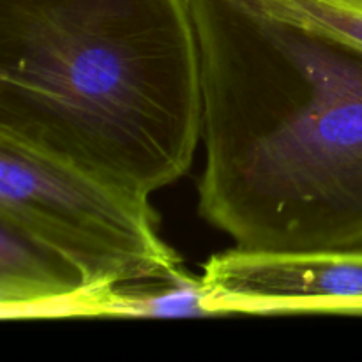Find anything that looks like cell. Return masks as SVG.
<instances>
[{
  "label": "cell",
  "instance_id": "obj_1",
  "mask_svg": "<svg viewBox=\"0 0 362 362\" xmlns=\"http://www.w3.org/2000/svg\"><path fill=\"white\" fill-rule=\"evenodd\" d=\"M198 212L255 251H362V46L262 0H189Z\"/></svg>",
  "mask_w": 362,
  "mask_h": 362
},
{
  "label": "cell",
  "instance_id": "obj_2",
  "mask_svg": "<svg viewBox=\"0 0 362 362\" xmlns=\"http://www.w3.org/2000/svg\"><path fill=\"white\" fill-rule=\"evenodd\" d=\"M189 0H0V136L151 197L202 141Z\"/></svg>",
  "mask_w": 362,
  "mask_h": 362
},
{
  "label": "cell",
  "instance_id": "obj_3",
  "mask_svg": "<svg viewBox=\"0 0 362 362\" xmlns=\"http://www.w3.org/2000/svg\"><path fill=\"white\" fill-rule=\"evenodd\" d=\"M0 219L59 251L90 288L187 272L148 197L2 136Z\"/></svg>",
  "mask_w": 362,
  "mask_h": 362
},
{
  "label": "cell",
  "instance_id": "obj_4",
  "mask_svg": "<svg viewBox=\"0 0 362 362\" xmlns=\"http://www.w3.org/2000/svg\"><path fill=\"white\" fill-rule=\"evenodd\" d=\"M214 317L362 315V251H255L214 255L200 278Z\"/></svg>",
  "mask_w": 362,
  "mask_h": 362
},
{
  "label": "cell",
  "instance_id": "obj_5",
  "mask_svg": "<svg viewBox=\"0 0 362 362\" xmlns=\"http://www.w3.org/2000/svg\"><path fill=\"white\" fill-rule=\"evenodd\" d=\"M87 290L83 274L59 251L0 219L2 320H53Z\"/></svg>",
  "mask_w": 362,
  "mask_h": 362
},
{
  "label": "cell",
  "instance_id": "obj_6",
  "mask_svg": "<svg viewBox=\"0 0 362 362\" xmlns=\"http://www.w3.org/2000/svg\"><path fill=\"white\" fill-rule=\"evenodd\" d=\"M283 14L327 28L362 46V0H262Z\"/></svg>",
  "mask_w": 362,
  "mask_h": 362
}]
</instances>
